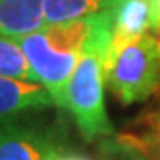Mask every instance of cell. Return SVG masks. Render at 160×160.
Listing matches in <instances>:
<instances>
[{"label":"cell","mask_w":160,"mask_h":160,"mask_svg":"<svg viewBox=\"0 0 160 160\" xmlns=\"http://www.w3.org/2000/svg\"><path fill=\"white\" fill-rule=\"evenodd\" d=\"M158 105H160V103H158Z\"/></svg>","instance_id":"14"},{"label":"cell","mask_w":160,"mask_h":160,"mask_svg":"<svg viewBox=\"0 0 160 160\" xmlns=\"http://www.w3.org/2000/svg\"><path fill=\"white\" fill-rule=\"evenodd\" d=\"M105 82L123 105L144 102L160 87V36L153 32L112 45L105 59Z\"/></svg>","instance_id":"3"},{"label":"cell","mask_w":160,"mask_h":160,"mask_svg":"<svg viewBox=\"0 0 160 160\" xmlns=\"http://www.w3.org/2000/svg\"><path fill=\"white\" fill-rule=\"evenodd\" d=\"M50 107H55V102L41 84L0 75V118H16Z\"/></svg>","instance_id":"6"},{"label":"cell","mask_w":160,"mask_h":160,"mask_svg":"<svg viewBox=\"0 0 160 160\" xmlns=\"http://www.w3.org/2000/svg\"><path fill=\"white\" fill-rule=\"evenodd\" d=\"M149 9H151V32L160 36V0H149Z\"/></svg>","instance_id":"11"},{"label":"cell","mask_w":160,"mask_h":160,"mask_svg":"<svg viewBox=\"0 0 160 160\" xmlns=\"http://www.w3.org/2000/svg\"><path fill=\"white\" fill-rule=\"evenodd\" d=\"M132 160H142V158H135V157H132Z\"/></svg>","instance_id":"13"},{"label":"cell","mask_w":160,"mask_h":160,"mask_svg":"<svg viewBox=\"0 0 160 160\" xmlns=\"http://www.w3.org/2000/svg\"><path fill=\"white\" fill-rule=\"evenodd\" d=\"M64 148L61 133L53 128L0 118V160H53Z\"/></svg>","instance_id":"4"},{"label":"cell","mask_w":160,"mask_h":160,"mask_svg":"<svg viewBox=\"0 0 160 160\" xmlns=\"http://www.w3.org/2000/svg\"><path fill=\"white\" fill-rule=\"evenodd\" d=\"M53 160H96V158L87 157V155H84V153H78V151H71V149L64 148Z\"/></svg>","instance_id":"12"},{"label":"cell","mask_w":160,"mask_h":160,"mask_svg":"<svg viewBox=\"0 0 160 160\" xmlns=\"http://www.w3.org/2000/svg\"><path fill=\"white\" fill-rule=\"evenodd\" d=\"M149 0H118L114 7V34L112 45H121L139 36L151 32Z\"/></svg>","instance_id":"8"},{"label":"cell","mask_w":160,"mask_h":160,"mask_svg":"<svg viewBox=\"0 0 160 160\" xmlns=\"http://www.w3.org/2000/svg\"><path fill=\"white\" fill-rule=\"evenodd\" d=\"M116 144L130 157L160 160V105L130 121L116 135Z\"/></svg>","instance_id":"5"},{"label":"cell","mask_w":160,"mask_h":160,"mask_svg":"<svg viewBox=\"0 0 160 160\" xmlns=\"http://www.w3.org/2000/svg\"><path fill=\"white\" fill-rule=\"evenodd\" d=\"M0 75L39 84L20 43L12 38H4V36H0Z\"/></svg>","instance_id":"10"},{"label":"cell","mask_w":160,"mask_h":160,"mask_svg":"<svg viewBox=\"0 0 160 160\" xmlns=\"http://www.w3.org/2000/svg\"><path fill=\"white\" fill-rule=\"evenodd\" d=\"M45 27V0H0V36L23 38Z\"/></svg>","instance_id":"7"},{"label":"cell","mask_w":160,"mask_h":160,"mask_svg":"<svg viewBox=\"0 0 160 160\" xmlns=\"http://www.w3.org/2000/svg\"><path fill=\"white\" fill-rule=\"evenodd\" d=\"M105 34H114V9L84 20L45 25L16 41L39 84L50 92L55 107L62 109L66 86L80 57L92 41Z\"/></svg>","instance_id":"1"},{"label":"cell","mask_w":160,"mask_h":160,"mask_svg":"<svg viewBox=\"0 0 160 160\" xmlns=\"http://www.w3.org/2000/svg\"><path fill=\"white\" fill-rule=\"evenodd\" d=\"M118 0H45V25L84 20L112 11Z\"/></svg>","instance_id":"9"},{"label":"cell","mask_w":160,"mask_h":160,"mask_svg":"<svg viewBox=\"0 0 160 160\" xmlns=\"http://www.w3.org/2000/svg\"><path fill=\"white\" fill-rule=\"evenodd\" d=\"M110 41L112 34H105L87 46L64 92L62 110L69 112L87 142L118 135L105 107V59Z\"/></svg>","instance_id":"2"}]
</instances>
